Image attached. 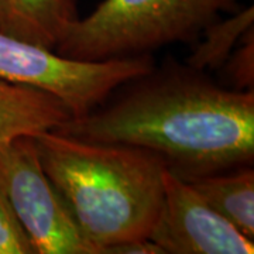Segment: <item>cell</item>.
Masks as SVG:
<instances>
[{
    "mask_svg": "<svg viewBox=\"0 0 254 254\" xmlns=\"http://www.w3.org/2000/svg\"><path fill=\"white\" fill-rule=\"evenodd\" d=\"M0 181L36 254H96L44 173L33 137L0 150Z\"/></svg>",
    "mask_w": 254,
    "mask_h": 254,
    "instance_id": "cell-5",
    "label": "cell"
},
{
    "mask_svg": "<svg viewBox=\"0 0 254 254\" xmlns=\"http://www.w3.org/2000/svg\"><path fill=\"white\" fill-rule=\"evenodd\" d=\"M75 18L64 0H0V33L51 51Z\"/></svg>",
    "mask_w": 254,
    "mask_h": 254,
    "instance_id": "cell-8",
    "label": "cell"
},
{
    "mask_svg": "<svg viewBox=\"0 0 254 254\" xmlns=\"http://www.w3.org/2000/svg\"><path fill=\"white\" fill-rule=\"evenodd\" d=\"M151 72L154 64L147 54L81 61L0 33V78L54 95L73 118L99 108L119 86Z\"/></svg>",
    "mask_w": 254,
    "mask_h": 254,
    "instance_id": "cell-4",
    "label": "cell"
},
{
    "mask_svg": "<svg viewBox=\"0 0 254 254\" xmlns=\"http://www.w3.org/2000/svg\"><path fill=\"white\" fill-rule=\"evenodd\" d=\"M0 254H36L0 181Z\"/></svg>",
    "mask_w": 254,
    "mask_h": 254,
    "instance_id": "cell-11",
    "label": "cell"
},
{
    "mask_svg": "<svg viewBox=\"0 0 254 254\" xmlns=\"http://www.w3.org/2000/svg\"><path fill=\"white\" fill-rule=\"evenodd\" d=\"M33 141L44 173L95 253L150 237L163 206V158L140 147L89 141L58 130L38 133Z\"/></svg>",
    "mask_w": 254,
    "mask_h": 254,
    "instance_id": "cell-2",
    "label": "cell"
},
{
    "mask_svg": "<svg viewBox=\"0 0 254 254\" xmlns=\"http://www.w3.org/2000/svg\"><path fill=\"white\" fill-rule=\"evenodd\" d=\"M64 1L68 4V7H69V9L75 11V4H76V0H64Z\"/></svg>",
    "mask_w": 254,
    "mask_h": 254,
    "instance_id": "cell-14",
    "label": "cell"
},
{
    "mask_svg": "<svg viewBox=\"0 0 254 254\" xmlns=\"http://www.w3.org/2000/svg\"><path fill=\"white\" fill-rule=\"evenodd\" d=\"M138 81L116 103L57 130L148 150L184 180L253 163L254 91L225 89L192 73Z\"/></svg>",
    "mask_w": 254,
    "mask_h": 254,
    "instance_id": "cell-1",
    "label": "cell"
},
{
    "mask_svg": "<svg viewBox=\"0 0 254 254\" xmlns=\"http://www.w3.org/2000/svg\"><path fill=\"white\" fill-rule=\"evenodd\" d=\"M254 27V7L249 6L235 11L227 18L219 17L202 30V41L188 57V65L193 72L220 69L229 55Z\"/></svg>",
    "mask_w": 254,
    "mask_h": 254,
    "instance_id": "cell-10",
    "label": "cell"
},
{
    "mask_svg": "<svg viewBox=\"0 0 254 254\" xmlns=\"http://www.w3.org/2000/svg\"><path fill=\"white\" fill-rule=\"evenodd\" d=\"M187 181L243 235L254 239V171L250 165Z\"/></svg>",
    "mask_w": 254,
    "mask_h": 254,
    "instance_id": "cell-9",
    "label": "cell"
},
{
    "mask_svg": "<svg viewBox=\"0 0 254 254\" xmlns=\"http://www.w3.org/2000/svg\"><path fill=\"white\" fill-rule=\"evenodd\" d=\"M103 254H164V252L150 237H141L109 246Z\"/></svg>",
    "mask_w": 254,
    "mask_h": 254,
    "instance_id": "cell-13",
    "label": "cell"
},
{
    "mask_svg": "<svg viewBox=\"0 0 254 254\" xmlns=\"http://www.w3.org/2000/svg\"><path fill=\"white\" fill-rule=\"evenodd\" d=\"M243 0H103L89 16L68 26L55 53L81 61H105L196 38L235 11Z\"/></svg>",
    "mask_w": 254,
    "mask_h": 254,
    "instance_id": "cell-3",
    "label": "cell"
},
{
    "mask_svg": "<svg viewBox=\"0 0 254 254\" xmlns=\"http://www.w3.org/2000/svg\"><path fill=\"white\" fill-rule=\"evenodd\" d=\"M71 118L72 112L54 95L0 78V150L18 137L57 130Z\"/></svg>",
    "mask_w": 254,
    "mask_h": 254,
    "instance_id": "cell-7",
    "label": "cell"
},
{
    "mask_svg": "<svg viewBox=\"0 0 254 254\" xmlns=\"http://www.w3.org/2000/svg\"><path fill=\"white\" fill-rule=\"evenodd\" d=\"M150 239L164 254H253L243 235L202 198L190 181L167 168L164 199Z\"/></svg>",
    "mask_w": 254,
    "mask_h": 254,
    "instance_id": "cell-6",
    "label": "cell"
},
{
    "mask_svg": "<svg viewBox=\"0 0 254 254\" xmlns=\"http://www.w3.org/2000/svg\"><path fill=\"white\" fill-rule=\"evenodd\" d=\"M227 79L237 91H253L254 34L249 30L222 66Z\"/></svg>",
    "mask_w": 254,
    "mask_h": 254,
    "instance_id": "cell-12",
    "label": "cell"
}]
</instances>
